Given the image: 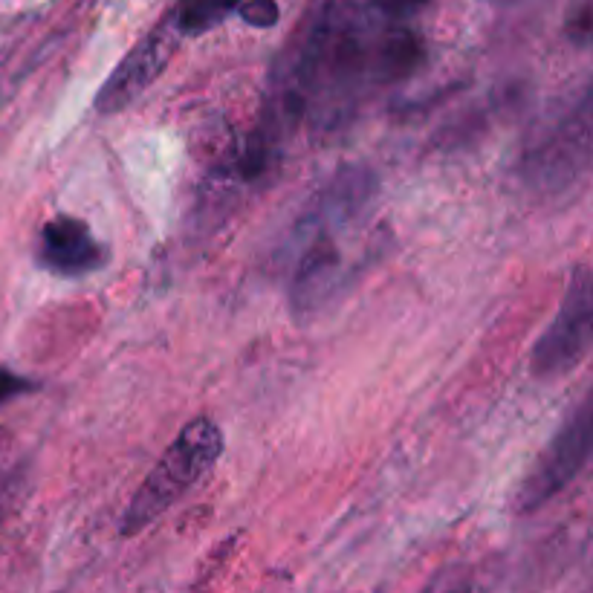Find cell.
I'll return each mask as SVG.
<instances>
[{"mask_svg":"<svg viewBox=\"0 0 593 593\" xmlns=\"http://www.w3.org/2000/svg\"><path fill=\"white\" fill-rule=\"evenodd\" d=\"M593 339V290L588 267H579L567 284L565 301L556 313L553 324L544 330L530 368L539 379H559L570 374L591 351Z\"/></svg>","mask_w":593,"mask_h":593,"instance_id":"obj_3","label":"cell"},{"mask_svg":"<svg viewBox=\"0 0 593 593\" xmlns=\"http://www.w3.org/2000/svg\"><path fill=\"white\" fill-rule=\"evenodd\" d=\"M41 261L64 275L93 272L105 264V249L84 220L58 215L41 232Z\"/></svg>","mask_w":593,"mask_h":593,"instance_id":"obj_6","label":"cell"},{"mask_svg":"<svg viewBox=\"0 0 593 593\" xmlns=\"http://www.w3.org/2000/svg\"><path fill=\"white\" fill-rule=\"evenodd\" d=\"M426 3L429 0H377V9L394 15V18H400V15H408V12H414V9H420Z\"/></svg>","mask_w":593,"mask_h":593,"instance_id":"obj_9","label":"cell"},{"mask_svg":"<svg viewBox=\"0 0 593 593\" xmlns=\"http://www.w3.org/2000/svg\"><path fill=\"white\" fill-rule=\"evenodd\" d=\"M591 437V403L585 400L573 411V417H567L565 426L556 432L550 446L544 449V455L536 460V466L521 481V489L515 495L518 510H524V513L539 510L541 504H547L556 492H562L579 475V469L588 463Z\"/></svg>","mask_w":593,"mask_h":593,"instance_id":"obj_4","label":"cell"},{"mask_svg":"<svg viewBox=\"0 0 593 593\" xmlns=\"http://www.w3.org/2000/svg\"><path fill=\"white\" fill-rule=\"evenodd\" d=\"M238 6L241 0H180L174 12V24L180 29V35H200L223 24Z\"/></svg>","mask_w":593,"mask_h":593,"instance_id":"obj_7","label":"cell"},{"mask_svg":"<svg viewBox=\"0 0 593 593\" xmlns=\"http://www.w3.org/2000/svg\"><path fill=\"white\" fill-rule=\"evenodd\" d=\"M177 35H180V29L171 18L157 32H151L136 50L125 55V61L102 84V90L96 96V110L99 113H119V110L131 108L168 67L171 55L177 50Z\"/></svg>","mask_w":593,"mask_h":593,"instance_id":"obj_5","label":"cell"},{"mask_svg":"<svg viewBox=\"0 0 593 593\" xmlns=\"http://www.w3.org/2000/svg\"><path fill=\"white\" fill-rule=\"evenodd\" d=\"M420 64V47L394 15L353 6H327L319 12L298 55L290 102L336 110L368 90L408 76Z\"/></svg>","mask_w":593,"mask_h":593,"instance_id":"obj_1","label":"cell"},{"mask_svg":"<svg viewBox=\"0 0 593 593\" xmlns=\"http://www.w3.org/2000/svg\"><path fill=\"white\" fill-rule=\"evenodd\" d=\"M238 12L249 27L267 29L278 24V3L275 0H246V3L241 0Z\"/></svg>","mask_w":593,"mask_h":593,"instance_id":"obj_8","label":"cell"},{"mask_svg":"<svg viewBox=\"0 0 593 593\" xmlns=\"http://www.w3.org/2000/svg\"><path fill=\"white\" fill-rule=\"evenodd\" d=\"M223 455V432L209 417H197L165 449L148 481L139 486L134 501L122 515V536H136L162 513H168L191 486H197Z\"/></svg>","mask_w":593,"mask_h":593,"instance_id":"obj_2","label":"cell"},{"mask_svg":"<svg viewBox=\"0 0 593 593\" xmlns=\"http://www.w3.org/2000/svg\"><path fill=\"white\" fill-rule=\"evenodd\" d=\"M495 3H513V0H495Z\"/></svg>","mask_w":593,"mask_h":593,"instance_id":"obj_10","label":"cell"}]
</instances>
